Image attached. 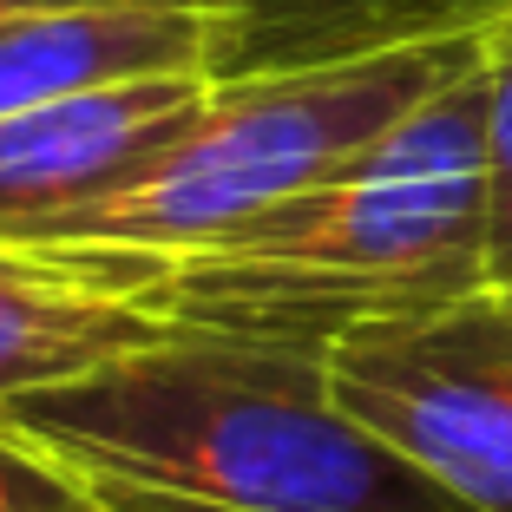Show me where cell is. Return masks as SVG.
Segmentation results:
<instances>
[{
  "mask_svg": "<svg viewBox=\"0 0 512 512\" xmlns=\"http://www.w3.org/2000/svg\"><path fill=\"white\" fill-rule=\"evenodd\" d=\"M0 427L92 493L184 512H473L342 414L329 355L184 335L20 394Z\"/></svg>",
  "mask_w": 512,
  "mask_h": 512,
  "instance_id": "6da1fadb",
  "label": "cell"
},
{
  "mask_svg": "<svg viewBox=\"0 0 512 512\" xmlns=\"http://www.w3.org/2000/svg\"><path fill=\"white\" fill-rule=\"evenodd\" d=\"M171 322L79 250L0 237V407L165 342Z\"/></svg>",
  "mask_w": 512,
  "mask_h": 512,
  "instance_id": "8992f818",
  "label": "cell"
},
{
  "mask_svg": "<svg viewBox=\"0 0 512 512\" xmlns=\"http://www.w3.org/2000/svg\"><path fill=\"white\" fill-rule=\"evenodd\" d=\"M480 289L486 73L473 60L329 184L151 263L138 302L184 335L329 355L368 322L434 316Z\"/></svg>",
  "mask_w": 512,
  "mask_h": 512,
  "instance_id": "7a4b0ae2",
  "label": "cell"
},
{
  "mask_svg": "<svg viewBox=\"0 0 512 512\" xmlns=\"http://www.w3.org/2000/svg\"><path fill=\"white\" fill-rule=\"evenodd\" d=\"M506 20L512 0H237L217 20L211 86L486 40Z\"/></svg>",
  "mask_w": 512,
  "mask_h": 512,
  "instance_id": "52a82bcc",
  "label": "cell"
},
{
  "mask_svg": "<svg viewBox=\"0 0 512 512\" xmlns=\"http://www.w3.org/2000/svg\"><path fill=\"white\" fill-rule=\"evenodd\" d=\"M0 512H112L73 467L0 427Z\"/></svg>",
  "mask_w": 512,
  "mask_h": 512,
  "instance_id": "30bf717a",
  "label": "cell"
},
{
  "mask_svg": "<svg viewBox=\"0 0 512 512\" xmlns=\"http://www.w3.org/2000/svg\"><path fill=\"white\" fill-rule=\"evenodd\" d=\"M480 46L486 40H453L316 66V73L211 86L204 112L158 158L99 184L79 204L0 224V237L40 243V250L132 256V263L184 256L348 171L375 138H388L407 112H421L440 86L467 73Z\"/></svg>",
  "mask_w": 512,
  "mask_h": 512,
  "instance_id": "3957f363",
  "label": "cell"
},
{
  "mask_svg": "<svg viewBox=\"0 0 512 512\" xmlns=\"http://www.w3.org/2000/svg\"><path fill=\"white\" fill-rule=\"evenodd\" d=\"M99 499H106V493H99ZM106 506L112 512H184V506H145V499H106Z\"/></svg>",
  "mask_w": 512,
  "mask_h": 512,
  "instance_id": "7c38bea8",
  "label": "cell"
},
{
  "mask_svg": "<svg viewBox=\"0 0 512 512\" xmlns=\"http://www.w3.org/2000/svg\"><path fill=\"white\" fill-rule=\"evenodd\" d=\"M204 99V73H158L0 119V224L46 217L138 171L204 112Z\"/></svg>",
  "mask_w": 512,
  "mask_h": 512,
  "instance_id": "5b68a950",
  "label": "cell"
},
{
  "mask_svg": "<svg viewBox=\"0 0 512 512\" xmlns=\"http://www.w3.org/2000/svg\"><path fill=\"white\" fill-rule=\"evenodd\" d=\"M486 289H512V20L486 33Z\"/></svg>",
  "mask_w": 512,
  "mask_h": 512,
  "instance_id": "9c48e42d",
  "label": "cell"
},
{
  "mask_svg": "<svg viewBox=\"0 0 512 512\" xmlns=\"http://www.w3.org/2000/svg\"><path fill=\"white\" fill-rule=\"evenodd\" d=\"M342 414L473 512H512V289L368 322L329 348Z\"/></svg>",
  "mask_w": 512,
  "mask_h": 512,
  "instance_id": "277c9868",
  "label": "cell"
},
{
  "mask_svg": "<svg viewBox=\"0 0 512 512\" xmlns=\"http://www.w3.org/2000/svg\"><path fill=\"white\" fill-rule=\"evenodd\" d=\"M211 7H92L0 27V119L158 73L211 79Z\"/></svg>",
  "mask_w": 512,
  "mask_h": 512,
  "instance_id": "ba28073f",
  "label": "cell"
},
{
  "mask_svg": "<svg viewBox=\"0 0 512 512\" xmlns=\"http://www.w3.org/2000/svg\"><path fill=\"white\" fill-rule=\"evenodd\" d=\"M92 7H211V14L224 20L237 0H0V27H14V20H46V14H92Z\"/></svg>",
  "mask_w": 512,
  "mask_h": 512,
  "instance_id": "8fae6325",
  "label": "cell"
}]
</instances>
